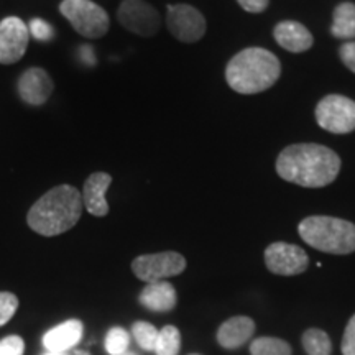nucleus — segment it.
<instances>
[{"mask_svg":"<svg viewBox=\"0 0 355 355\" xmlns=\"http://www.w3.org/2000/svg\"><path fill=\"white\" fill-rule=\"evenodd\" d=\"M25 343L20 336H8L0 340V355H24Z\"/></svg>","mask_w":355,"mask_h":355,"instance_id":"obj_25","label":"nucleus"},{"mask_svg":"<svg viewBox=\"0 0 355 355\" xmlns=\"http://www.w3.org/2000/svg\"><path fill=\"white\" fill-rule=\"evenodd\" d=\"M303 347L308 355H331L332 344L326 332L313 327L303 334Z\"/></svg>","mask_w":355,"mask_h":355,"instance_id":"obj_19","label":"nucleus"},{"mask_svg":"<svg viewBox=\"0 0 355 355\" xmlns=\"http://www.w3.org/2000/svg\"><path fill=\"white\" fill-rule=\"evenodd\" d=\"M83 331L84 326L79 319H69L48 331L43 336V345L48 352H66L81 340Z\"/></svg>","mask_w":355,"mask_h":355,"instance_id":"obj_16","label":"nucleus"},{"mask_svg":"<svg viewBox=\"0 0 355 355\" xmlns=\"http://www.w3.org/2000/svg\"><path fill=\"white\" fill-rule=\"evenodd\" d=\"M140 304L153 313H168L175 309L178 303L176 290L171 283L157 282L148 283L139 296Z\"/></svg>","mask_w":355,"mask_h":355,"instance_id":"obj_17","label":"nucleus"},{"mask_svg":"<svg viewBox=\"0 0 355 355\" xmlns=\"http://www.w3.org/2000/svg\"><path fill=\"white\" fill-rule=\"evenodd\" d=\"M300 237L309 247L331 255L355 252V224L331 216H309L300 222Z\"/></svg>","mask_w":355,"mask_h":355,"instance_id":"obj_4","label":"nucleus"},{"mask_svg":"<svg viewBox=\"0 0 355 355\" xmlns=\"http://www.w3.org/2000/svg\"><path fill=\"white\" fill-rule=\"evenodd\" d=\"M340 166L343 162L339 155L319 144H295L286 146L275 163L282 180L303 188H324L334 183Z\"/></svg>","mask_w":355,"mask_h":355,"instance_id":"obj_1","label":"nucleus"},{"mask_svg":"<svg viewBox=\"0 0 355 355\" xmlns=\"http://www.w3.org/2000/svg\"><path fill=\"white\" fill-rule=\"evenodd\" d=\"M53 92L50 74L42 68H30L19 79V94L30 105H43Z\"/></svg>","mask_w":355,"mask_h":355,"instance_id":"obj_12","label":"nucleus"},{"mask_svg":"<svg viewBox=\"0 0 355 355\" xmlns=\"http://www.w3.org/2000/svg\"><path fill=\"white\" fill-rule=\"evenodd\" d=\"M158 334H159V331L150 322L137 321V322H133V326H132L133 339L137 340V344H139L141 349L148 350V352H155Z\"/></svg>","mask_w":355,"mask_h":355,"instance_id":"obj_22","label":"nucleus"},{"mask_svg":"<svg viewBox=\"0 0 355 355\" xmlns=\"http://www.w3.org/2000/svg\"><path fill=\"white\" fill-rule=\"evenodd\" d=\"M60 12L83 37L101 38L109 32L107 12L92 0H63Z\"/></svg>","mask_w":355,"mask_h":355,"instance_id":"obj_5","label":"nucleus"},{"mask_svg":"<svg viewBox=\"0 0 355 355\" xmlns=\"http://www.w3.org/2000/svg\"><path fill=\"white\" fill-rule=\"evenodd\" d=\"M252 355H291V345L278 337H259L250 344Z\"/></svg>","mask_w":355,"mask_h":355,"instance_id":"obj_20","label":"nucleus"},{"mask_svg":"<svg viewBox=\"0 0 355 355\" xmlns=\"http://www.w3.org/2000/svg\"><path fill=\"white\" fill-rule=\"evenodd\" d=\"M17 309H19V298L13 293L0 291V327L10 321Z\"/></svg>","mask_w":355,"mask_h":355,"instance_id":"obj_24","label":"nucleus"},{"mask_svg":"<svg viewBox=\"0 0 355 355\" xmlns=\"http://www.w3.org/2000/svg\"><path fill=\"white\" fill-rule=\"evenodd\" d=\"M273 38L283 50L304 53L313 46L314 38L303 24L296 20H283L273 28Z\"/></svg>","mask_w":355,"mask_h":355,"instance_id":"obj_14","label":"nucleus"},{"mask_svg":"<svg viewBox=\"0 0 355 355\" xmlns=\"http://www.w3.org/2000/svg\"><path fill=\"white\" fill-rule=\"evenodd\" d=\"M331 33L340 40L355 38V3L343 2L334 8Z\"/></svg>","mask_w":355,"mask_h":355,"instance_id":"obj_18","label":"nucleus"},{"mask_svg":"<svg viewBox=\"0 0 355 355\" xmlns=\"http://www.w3.org/2000/svg\"><path fill=\"white\" fill-rule=\"evenodd\" d=\"M265 265L275 275L296 277L308 270L309 257L295 243L273 242L265 250Z\"/></svg>","mask_w":355,"mask_h":355,"instance_id":"obj_9","label":"nucleus"},{"mask_svg":"<svg viewBox=\"0 0 355 355\" xmlns=\"http://www.w3.org/2000/svg\"><path fill=\"white\" fill-rule=\"evenodd\" d=\"M181 349V334L176 326H165L158 334L157 347L155 354L157 355H178Z\"/></svg>","mask_w":355,"mask_h":355,"instance_id":"obj_21","label":"nucleus"},{"mask_svg":"<svg viewBox=\"0 0 355 355\" xmlns=\"http://www.w3.org/2000/svg\"><path fill=\"white\" fill-rule=\"evenodd\" d=\"M122 355H137V354H133V352H128V350H127V352H123Z\"/></svg>","mask_w":355,"mask_h":355,"instance_id":"obj_32","label":"nucleus"},{"mask_svg":"<svg viewBox=\"0 0 355 355\" xmlns=\"http://www.w3.org/2000/svg\"><path fill=\"white\" fill-rule=\"evenodd\" d=\"M112 183V176L109 173H92L84 183L83 204L89 214L104 217L109 214V204L105 199L107 189Z\"/></svg>","mask_w":355,"mask_h":355,"instance_id":"obj_13","label":"nucleus"},{"mask_svg":"<svg viewBox=\"0 0 355 355\" xmlns=\"http://www.w3.org/2000/svg\"><path fill=\"white\" fill-rule=\"evenodd\" d=\"M166 25L173 37L183 43H196L206 35V19L198 8L188 3L168 6Z\"/></svg>","mask_w":355,"mask_h":355,"instance_id":"obj_8","label":"nucleus"},{"mask_svg":"<svg viewBox=\"0 0 355 355\" xmlns=\"http://www.w3.org/2000/svg\"><path fill=\"white\" fill-rule=\"evenodd\" d=\"M314 117L322 130L345 135L355 130V101L340 94L322 97L314 110Z\"/></svg>","mask_w":355,"mask_h":355,"instance_id":"obj_6","label":"nucleus"},{"mask_svg":"<svg viewBox=\"0 0 355 355\" xmlns=\"http://www.w3.org/2000/svg\"><path fill=\"white\" fill-rule=\"evenodd\" d=\"M44 355H66L64 352H48V354H44Z\"/></svg>","mask_w":355,"mask_h":355,"instance_id":"obj_31","label":"nucleus"},{"mask_svg":"<svg viewBox=\"0 0 355 355\" xmlns=\"http://www.w3.org/2000/svg\"><path fill=\"white\" fill-rule=\"evenodd\" d=\"M237 2L248 13H261L266 10L270 0H237Z\"/></svg>","mask_w":355,"mask_h":355,"instance_id":"obj_29","label":"nucleus"},{"mask_svg":"<svg viewBox=\"0 0 355 355\" xmlns=\"http://www.w3.org/2000/svg\"><path fill=\"white\" fill-rule=\"evenodd\" d=\"M135 277L148 283L165 282L166 278L178 277L186 270V259L178 252H159V254L140 255L132 261Z\"/></svg>","mask_w":355,"mask_h":355,"instance_id":"obj_7","label":"nucleus"},{"mask_svg":"<svg viewBox=\"0 0 355 355\" xmlns=\"http://www.w3.org/2000/svg\"><path fill=\"white\" fill-rule=\"evenodd\" d=\"M339 58L352 73H355V42L344 43L339 48Z\"/></svg>","mask_w":355,"mask_h":355,"instance_id":"obj_28","label":"nucleus"},{"mask_svg":"<svg viewBox=\"0 0 355 355\" xmlns=\"http://www.w3.org/2000/svg\"><path fill=\"white\" fill-rule=\"evenodd\" d=\"M282 74V63L272 51L250 46L230 58L225 68V81L237 94H259L268 91Z\"/></svg>","mask_w":355,"mask_h":355,"instance_id":"obj_3","label":"nucleus"},{"mask_svg":"<svg viewBox=\"0 0 355 355\" xmlns=\"http://www.w3.org/2000/svg\"><path fill=\"white\" fill-rule=\"evenodd\" d=\"M28 32L32 37H35L38 42H50L53 38V26L42 19H33L30 21Z\"/></svg>","mask_w":355,"mask_h":355,"instance_id":"obj_26","label":"nucleus"},{"mask_svg":"<svg viewBox=\"0 0 355 355\" xmlns=\"http://www.w3.org/2000/svg\"><path fill=\"white\" fill-rule=\"evenodd\" d=\"M254 332V319L247 316H235L220 324L219 331H217V343H219L220 347L224 349H239L242 347L247 340H250Z\"/></svg>","mask_w":355,"mask_h":355,"instance_id":"obj_15","label":"nucleus"},{"mask_svg":"<svg viewBox=\"0 0 355 355\" xmlns=\"http://www.w3.org/2000/svg\"><path fill=\"white\" fill-rule=\"evenodd\" d=\"M81 60L84 61V63L87 64H94L96 58H94V51L91 50V46H81Z\"/></svg>","mask_w":355,"mask_h":355,"instance_id":"obj_30","label":"nucleus"},{"mask_svg":"<svg viewBox=\"0 0 355 355\" xmlns=\"http://www.w3.org/2000/svg\"><path fill=\"white\" fill-rule=\"evenodd\" d=\"M191 355H199V354H191Z\"/></svg>","mask_w":355,"mask_h":355,"instance_id":"obj_33","label":"nucleus"},{"mask_svg":"<svg viewBox=\"0 0 355 355\" xmlns=\"http://www.w3.org/2000/svg\"><path fill=\"white\" fill-rule=\"evenodd\" d=\"M117 19L123 28L140 37H153L159 28V13L145 0H123Z\"/></svg>","mask_w":355,"mask_h":355,"instance_id":"obj_10","label":"nucleus"},{"mask_svg":"<svg viewBox=\"0 0 355 355\" xmlns=\"http://www.w3.org/2000/svg\"><path fill=\"white\" fill-rule=\"evenodd\" d=\"M83 209V193L74 186L61 184L48 191L33 204L26 222L30 229L43 237H55L73 229L81 219Z\"/></svg>","mask_w":355,"mask_h":355,"instance_id":"obj_2","label":"nucleus"},{"mask_svg":"<svg viewBox=\"0 0 355 355\" xmlns=\"http://www.w3.org/2000/svg\"><path fill=\"white\" fill-rule=\"evenodd\" d=\"M340 349H343L344 355H355V314L350 318L347 327H345Z\"/></svg>","mask_w":355,"mask_h":355,"instance_id":"obj_27","label":"nucleus"},{"mask_svg":"<svg viewBox=\"0 0 355 355\" xmlns=\"http://www.w3.org/2000/svg\"><path fill=\"white\" fill-rule=\"evenodd\" d=\"M130 345V334L122 327H112L105 336V350L110 355H122Z\"/></svg>","mask_w":355,"mask_h":355,"instance_id":"obj_23","label":"nucleus"},{"mask_svg":"<svg viewBox=\"0 0 355 355\" xmlns=\"http://www.w3.org/2000/svg\"><path fill=\"white\" fill-rule=\"evenodd\" d=\"M28 26L19 17H7L0 21V63L13 64L20 61L28 46Z\"/></svg>","mask_w":355,"mask_h":355,"instance_id":"obj_11","label":"nucleus"}]
</instances>
